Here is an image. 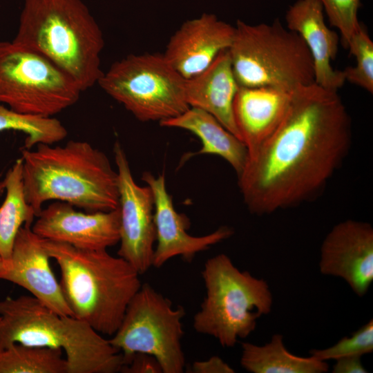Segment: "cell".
<instances>
[{
	"instance_id": "cell-24",
	"label": "cell",
	"mask_w": 373,
	"mask_h": 373,
	"mask_svg": "<svg viewBox=\"0 0 373 373\" xmlns=\"http://www.w3.org/2000/svg\"><path fill=\"white\" fill-rule=\"evenodd\" d=\"M17 131L26 135L23 149H31L39 144H53L64 140L68 131L53 117H41L14 111L0 103V133Z\"/></svg>"
},
{
	"instance_id": "cell-32",
	"label": "cell",
	"mask_w": 373,
	"mask_h": 373,
	"mask_svg": "<svg viewBox=\"0 0 373 373\" xmlns=\"http://www.w3.org/2000/svg\"><path fill=\"white\" fill-rule=\"evenodd\" d=\"M2 262H3V259L1 258V257L0 256V267L2 264Z\"/></svg>"
},
{
	"instance_id": "cell-29",
	"label": "cell",
	"mask_w": 373,
	"mask_h": 373,
	"mask_svg": "<svg viewBox=\"0 0 373 373\" xmlns=\"http://www.w3.org/2000/svg\"><path fill=\"white\" fill-rule=\"evenodd\" d=\"M193 373H233L234 370L221 358L213 356L205 361H195L191 365Z\"/></svg>"
},
{
	"instance_id": "cell-10",
	"label": "cell",
	"mask_w": 373,
	"mask_h": 373,
	"mask_svg": "<svg viewBox=\"0 0 373 373\" xmlns=\"http://www.w3.org/2000/svg\"><path fill=\"white\" fill-rule=\"evenodd\" d=\"M184 315L182 306L174 307L149 284H142L109 341L122 354L124 365L133 354L143 353L153 356L163 373H182L185 367L182 347Z\"/></svg>"
},
{
	"instance_id": "cell-17",
	"label": "cell",
	"mask_w": 373,
	"mask_h": 373,
	"mask_svg": "<svg viewBox=\"0 0 373 373\" xmlns=\"http://www.w3.org/2000/svg\"><path fill=\"white\" fill-rule=\"evenodd\" d=\"M287 28L298 33L305 43L313 60L314 82L338 91L345 82L342 70L332 61L338 53L339 38L325 23L319 0H298L287 10Z\"/></svg>"
},
{
	"instance_id": "cell-15",
	"label": "cell",
	"mask_w": 373,
	"mask_h": 373,
	"mask_svg": "<svg viewBox=\"0 0 373 373\" xmlns=\"http://www.w3.org/2000/svg\"><path fill=\"white\" fill-rule=\"evenodd\" d=\"M50 257L42 238L31 227L23 226L15 238L11 256L0 267V280L26 289L32 296L62 316H73L50 266Z\"/></svg>"
},
{
	"instance_id": "cell-8",
	"label": "cell",
	"mask_w": 373,
	"mask_h": 373,
	"mask_svg": "<svg viewBox=\"0 0 373 373\" xmlns=\"http://www.w3.org/2000/svg\"><path fill=\"white\" fill-rule=\"evenodd\" d=\"M97 84L141 122L175 117L190 107L186 79L162 55H129L114 62Z\"/></svg>"
},
{
	"instance_id": "cell-23",
	"label": "cell",
	"mask_w": 373,
	"mask_h": 373,
	"mask_svg": "<svg viewBox=\"0 0 373 373\" xmlns=\"http://www.w3.org/2000/svg\"><path fill=\"white\" fill-rule=\"evenodd\" d=\"M60 349L14 343L0 350V373H68Z\"/></svg>"
},
{
	"instance_id": "cell-19",
	"label": "cell",
	"mask_w": 373,
	"mask_h": 373,
	"mask_svg": "<svg viewBox=\"0 0 373 373\" xmlns=\"http://www.w3.org/2000/svg\"><path fill=\"white\" fill-rule=\"evenodd\" d=\"M238 88L227 49L222 51L205 70L186 79V99L189 107L211 114L240 139L233 111Z\"/></svg>"
},
{
	"instance_id": "cell-28",
	"label": "cell",
	"mask_w": 373,
	"mask_h": 373,
	"mask_svg": "<svg viewBox=\"0 0 373 373\" xmlns=\"http://www.w3.org/2000/svg\"><path fill=\"white\" fill-rule=\"evenodd\" d=\"M121 372L128 373L162 372L157 360L152 356L136 353L124 365Z\"/></svg>"
},
{
	"instance_id": "cell-13",
	"label": "cell",
	"mask_w": 373,
	"mask_h": 373,
	"mask_svg": "<svg viewBox=\"0 0 373 373\" xmlns=\"http://www.w3.org/2000/svg\"><path fill=\"white\" fill-rule=\"evenodd\" d=\"M31 229L39 237L83 249H107L119 242V208L82 212L55 201L39 212Z\"/></svg>"
},
{
	"instance_id": "cell-4",
	"label": "cell",
	"mask_w": 373,
	"mask_h": 373,
	"mask_svg": "<svg viewBox=\"0 0 373 373\" xmlns=\"http://www.w3.org/2000/svg\"><path fill=\"white\" fill-rule=\"evenodd\" d=\"M12 41L48 59L83 92L104 73L103 33L82 0H25Z\"/></svg>"
},
{
	"instance_id": "cell-3",
	"label": "cell",
	"mask_w": 373,
	"mask_h": 373,
	"mask_svg": "<svg viewBox=\"0 0 373 373\" xmlns=\"http://www.w3.org/2000/svg\"><path fill=\"white\" fill-rule=\"evenodd\" d=\"M42 239L48 254L60 268L59 283L73 316L112 336L142 285L140 274L106 249H83Z\"/></svg>"
},
{
	"instance_id": "cell-27",
	"label": "cell",
	"mask_w": 373,
	"mask_h": 373,
	"mask_svg": "<svg viewBox=\"0 0 373 373\" xmlns=\"http://www.w3.org/2000/svg\"><path fill=\"white\" fill-rule=\"evenodd\" d=\"M330 24L336 28L347 47L352 37L359 30L358 19L360 0H319Z\"/></svg>"
},
{
	"instance_id": "cell-22",
	"label": "cell",
	"mask_w": 373,
	"mask_h": 373,
	"mask_svg": "<svg viewBox=\"0 0 373 373\" xmlns=\"http://www.w3.org/2000/svg\"><path fill=\"white\" fill-rule=\"evenodd\" d=\"M22 158L17 159L4 178L6 198L0 207V256L8 260L17 235L23 226L32 227L37 214L24 195Z\"/></svg>"
},
{
	"instance_id": "cell-16",
	"label": "cell",
	"mask_w": 373,
	"mask_h": 373,
	"mask_svg": "<svg viewBox=\"0 0 373 373\" xmlns=\"http://www.w3.org/2000/svg\"><path fill=\"white\" fill-rule=\"evenodd\" d=\"M234 29L213 15H204L183 23L171 37L163 55L183 78L190 79L229 49Z\"/></svg>"
},
{
	"instance_id": "cell-2",
	"label": "cell",
	"mask_w": 373,
	"mask_h": 373,
	"mask_svg": "<svg viewBox=\"0 0 373 373\" xmlns=\"http://www.w3.org/2000/svg\"><path fill=\"white\" fill-rule=\"evenodd\" d=\"M39 144L22 149L25 198L36 212L49 200L66 202L86 212L119 207L117 173L104 153L86 141L64 146Z\"/></svg>"
},
{
	"instance_id": "cell-9",
	"label": "cell",
	"mask_w": 373,
	"mask_h": 373,
	"mask_svg": "<svg viewBox=\"0 0 373 373\" xmlns=\"http://www.w3.org/2000/svg\"><path fill=\"white\" fill-rule=\"evenodd\" d=\"M82 92L44 56L0 41V103L19 113L52 117L75 104Z\"/></svg>"
},
{
	"instance_id": "cell-30",
	"label": "cell",
	"mask_w": 373,
	"mask_h": 373,
	"mask_svg": "<svg viewBox=\"0 0 373 373\" xmlns=\"http://www.w3.org/2000/svg\"><path fill=\"white\" fill-rule=\"evenodd\" d=\"M333 373H366L361 356H346L336 360L332 367Z\"/></svg>"
},
{
	"instance_id": "cell-20",
	"label": "cell",
	"mask_w": 373,
	"mask_h": 373,
	"mask_svg": "<svg viewBox=\"0 0 373 373\" xmlns=\"http://www.w3.org/2000/svg\"><path fill=\"white\" fill-rule=\"evenodd\" d=\"M160 124L190 131L199 137L202 145L196 154L221 157L231 166L238 176L243 171L249 156L247 146L211 114L190 107L181 115L163 120Z\"/></svg>"
},
{
	"instance_id": "cell-5",
	"label": "cell",
	"mask_w": 373,
	"mask_h": 373,
	"mask_svg": "<svg viewBox=\"0 0 373 373\" xmlns=\"http://www.w3.org/2000/svg\"><path fill=\"white\" fill-rule=\"evenodd\" d=\"M60 349L68 373L121 372L124 357L86 323L62 316L34 296L0 301V350L14 344Z\"/></svg>"
},
{
	"instance_id": "cell-18",
	"label": "cell",
	"mask_w": 373,
	"mask_h": 373,
	"mask_svg": "<svg viewBox=\"0 0 373 373\" xmlns=\"http://www.w3.org/2000/svg\"><path fill=\"white\" fill-rule=\"evenodd\" d=\"M292 92L268 86H239L233 102V117L249 156L280 125L288 108Z\"/></svg>"
},
{
	"instance_id": "cell-14",
	"label": "cell",
	"mask_w": 373,
	"mask_h": 373,
	"mask_svg": "<svg viewBox=\"0 0 373 373\" xmlns=\"http://www.w3.org/2000/svg\"><path fill=\"white\" fill-rule=\"evenodd\" d=\"M142 179L153 193L154 201V224L156 247L154 249L153 266L160 267L175 256L191 261L197 253L209 249L233 234L228 227H220L212 233L193 236L186 231L189 220L175 209L169 194L165 177H155L151 172L143 173Z\"/></svg>"
},
{
	"instance_id": "cell-6",
	"label": "cell",
	"mask_w": 373,
	"mask_h": 373,
	"mask_svg": "<svg viewBox=\"0 0 373 373\" xmlns=\"http://www.w3.org/2000/svg\"><path fill=\"white\" fill-rule=\"evenodd\" d=\"M202 276L206 296L193 326L223 347H233L239 338H247L257 320L271 311L273 297L267 281L240 271L226 254L209 258Z\"/></svg>"
},
{
	"instance_id": "cell-12",
	"label": "cell",
	"mask_w": 373,
	"mask_h": 373,
	"mask_svg": "<svg viewBox=\"0 0 373 373\" xmlns=\"http://www.w3.org/2000/svg\"><path fill=\"white\" fill-rule=\"evenodd\" d=\"M321 274L343 279L358 296L373 282V228L362 221L347 220L336 224L321 247Z\"/></svg>"
},
{
	"instance_id": "cell-7",
	"label": "cell",
	"mask_w": 373,
	"mask_h": 373,
	"mask_svg": "<svg viewBox=\"0 0 373 373\" xmlns=\"http://www.w3.org/2000/svg\"><path fill=\"white\" fill-rule=\"evenodd\" d=\"M229 53L239 86L287 90L314 83L311 54L301 37L278 19L251 25L237 21Z\"/></svg>"
},
{
	"instance_id": "cell-25",
	"label": "cell",
	"mask_w": 373,
	"mask_h": 373,
	"mask_svg": "<svg viewBox=\"0 0 373 373\" xmlns=\"http://www.w3.org/2000/svg\"><path fill=\"white\" fill-rule=\"evenodd\" d=\"M347 47L354 56L356 65L342 70L345 82L347 81L372 93L373 42L363 26L352 37Z\"/></svg>"
},
{
	"instance_id": "cell-31",
	"label": "cell",
	"mask_w": 373,
	"mask_h": 373,
	"mask_svg": "<svg viewBox=\"0 0 373 373\" xmlns=\"http://www.w3.org/2000/svg\"><path fill=\"white\" fill-rule=\"evenodd\" d=\"M5 191V182L4 180L0 182V195Z\"/></svg>"
},
{
	"instance_id": "cell-21",
	"label": "cell",
	"mask_w": 373,
	"mask_h": 373,
	"mask_svg": "<svg viewBox=\"0 0 373 373\" xmlns=\"http://www.w3.org/2000/svg\"><path fill=\"white\" fill-rule=\"evenodd\" d=\"M241 366L252 373H324L329 370L326 361L312 356L293 354L285 347L283 337L276 334L264 345L242 343Z\"/></svg>"
},
{
	"instance_id": "cell-26",
	"label": "cell",
	"mask_w": 373,
	"mask_h": 373,
	"mask_svg": "<svg viewBox=\"0 0 373 373\" xmlns=\"http://www.w3.org/2000/svg\"><path fill=\"white\" fill-rule=\"evenodd\" d=\"M373 351V321L366 324L352 334L345 336L334 345L322 349L312 350L311 356L323 361L337 360L346 356H361Z\"/></svg>"
},
{
	"instance_id": "cell-11",
	"label": "cell",
	"mask_w": 373,
	"mask_h": 373,
	"mask_svg": "<svg viewBox=\"0 0 373 373\" xmlns=\"http://www.w3.org/2000/svg\"><path fill=\"white\" fill-rule=\"evenodd\" d=\"M113 153L119 191L120 245L117 254L142 274L153 266L156 239L153 193L148 185L140 186L134 180L119 142L115 143Z\"/></svg>"
},
{
	"instance_id": "cell-1",
	"label": "cell",
	"mask_w": 373,
	"mask_h": 373,
	"mask_svg": "<svg viewBox=\"0 0 373 373\" xmlns=\"http://www.w3.org/2000/svg\"><path fill=\"white\" fill-rule=\"evenodd\" d=\"M351 139L350 117L337 91L315 82L294 90L280 125L238 176L249 211L269 214L309 199L342 163Z\"/></svg>"
}]
</instances>
